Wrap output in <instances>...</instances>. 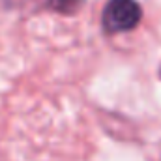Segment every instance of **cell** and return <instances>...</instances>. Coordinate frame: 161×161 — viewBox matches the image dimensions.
Returning a JSON list of instances; mask_svg holds the SVG:
<instances>
[{
	"label": "cell",
	"instance_id": "1",
	"mask_svg": "<svg viewBox=\"0 0 161 161\" xmlns=\"http://www.w3.org/2000/svg\"><path fill=\"white\" fill-rule=\"evenodd\" d=\"M142 17V9L137 0H109L103 15L101 25L107 34H120L133 30Z\"/></svg>",
	"mask_w": 161,
	"mask_h": 161
},
{
	"label": "cell",
	"instance_id": "2",
	"mask_svg": "<svg viewBox=\"0 0 161 161\" xmlns=\"http://www.w3.org/2000/svg\"><path fill=\"white\" fill-rule=\"evenodd\" d=\"M53 8L62 11V13H73L77 8H79L80 0H51Z\"/></svg>",
	"mask_w": 161,
	"mask_h": 161
}]
</instances>
